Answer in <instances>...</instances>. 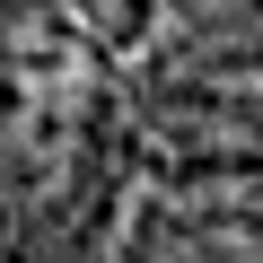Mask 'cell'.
<instances>
[{
    "mask_svg": "<svg viewBox=\"0 0 263 263\" xmlns=\"http://www.w3.org/2000/svg\"><path fill=\"white\" fill-rule=\"evenodd\" d=\"M149 35H202L219 53H263V0H141Z\"/></svg>",
    "mask_w": 263,
    "mask_h": 263,
    "instance_id": "1",
    "label": "cell"
}]
</instances>
